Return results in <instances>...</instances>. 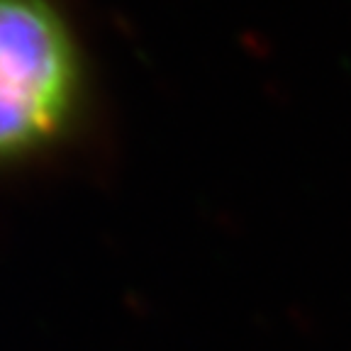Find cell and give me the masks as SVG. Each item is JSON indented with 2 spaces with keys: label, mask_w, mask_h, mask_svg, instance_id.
Returning a JSON list of instances; mask_svg holds the SVG:
<instances>
[{
  "label": "cell",
  "mask_w": 351,
  "mask_h": 351,
  "mask_svg": "<svg viewBox=\"0 0 351 351\" xmlns=\"http://www.w3.org/2000/svg\"><path fill=\"white\" fill-rule=\"evenodd\" d=\"M83 95V59L64 0H0V161L54 142Z\"/></svg>",
  "instance_id": "6da1fadb"
}]
</instances>
